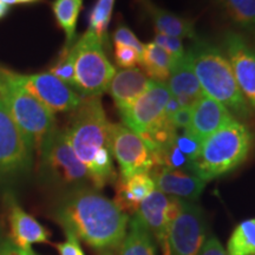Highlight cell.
<instances>
[{
	"label": "cell",
	"mask_w": 255,
	"mask_h": 255,
	"mask_svg": "<svg viewBox=\"0 0 255 255\" xmlns=\"http://www.w3.org/2000/svg\"><path fill=\"white\" fill-rule=\"evenodd\" d=\"M4 241H5V238H4V234H2V229L0 227V250H1Z\"/></svg>",
	"instance_id": "obj_41"
},
{
	"label": "cell",
	"mask_w": 255,
	"mask_h": 255,
	"mask_svg": "<svg viewBox=\"0 0 255 255\" xmlns=\"http://www.w3.org/2000/svg\"><path fill=\"white\" fill-rule=\"evenodd\" d=\"M225 55L251 109L255 111V49L238 32H226L222 40Z\"/></svg>",
	"instance_id": "obj_13"
},
{
	"label": "cell",
	"mask_w": 255,
	"mask_h": 255,
	"mask_svg": "<svg viewBox=\"0 0 255 255\" xmlns=\"http://www.w3.org/2000/svg\"><path fill=\"white\" fill-rule=\"evenodd\" d=\"M0 255H37L31 248H21L18 245H15L13 241L9 239H5L2 244Z\"/></svg>",
	"instance_id": "obj_36"
},
{
	"label": "cell",
	"mask_w": 255,
	"mask_h": 255,
	"mask_svg": "<svg viewBox=\"0 0 255 255\" xmlns=\"http://www.w3.org/2000/svg\"><path fill=\"white\" fill-rule=\"evenodd\" d=\"M176 129L186 130L191 122V108H180L176 113L169 117Z\"/></svg>",
	"instance_id": "obj_34"
},
{
	"label": "cell",
	"mask_w": 255,
	"mask_h": 255,
	"mask_svg": "<svg viewBox=\"0 0 255 255\" xmlns=\"http://www.w3.org/2000/svg\"><path fill=\"white\" fill-rule=\"evenodd\" d=\"M7 12H8V6L5 5L4 2L0 1V19L4 18L5 15L7 14Z\"/></svg>",
	"instance_id": "obj_38"
},
{
	"label": "cell",
	"mask_w": 255,
	"mask_h": 255,
	"mask_svg": "<svg viewBox=\"0 0 255 255\" xmlns=\"http://www.w3.org/2000/svg\"><path fill=\"white\" fill-rule=\"evenodd\" d=\"M167 82L170 95L176 98L182 108H193L205 95L187 55L175 62Z\"/></svg>",
	"instance_id": "obj_18"
},
{
	"label": "cell",
	"mask_w": 255,
	"mask_h": 255,
	"mask_svg": "<svg viewBox=\"0 0 255 255\" xmlns=\"http://www.w3.org/2000/svg\"><path fill=\"white\" fill-rule=\"evenodd\" d=\"M143 12L151 20L155 32L159 34L182 38H189L194 41L199 39L195 28V21L190 18L182 17L174 12L161 8L151 0H138Z\"/></svg>",
	"instance_id": "obj_17"
},
{
	"label": "cell",
	"mask_w": 255,
	"mask_h": 255,
	"mask_svg": "<svg viewBox=\"0 0 255 255\" xmlns=\"http://www.w3.org/2000/svg\"><path fill=\"white\" fill-rule=\"evenodd\" d=\"M17 4H34V2H39L41 0H15Z\"/></svg>",
	"instance_id": "obj_39"
},
{
	"label": "cell",
	"mask_w": 255,
	"mask_h": 255,
	"mask_svg": "<svg viewBox=\"0 0 255 255\" xmlns=\"http://www.w3.org/2000/svg\"><path fill=\"white\" fill-rule=\"evenodd\" d=\"M55 218L64 231L101 252L120 248L129 223V216L114 200L95 188L70 191L57 207Z\"/></svg>",
	"instance_id": "obj_1"
},
{
	"label": "cell",
	"mask_w": 255,
	"mask_h": 255,
	"mask_svg": "<svg viewBox=\"0 0 255 255\" xmlns=\"http://www.w3.org/2000/svg\"><path fill=\"white\" fill-rule=\"evenodd\" d=\"M116 0H97L89 13V28L100 39L108 43V28L113 17L114 5Z\"/></svg>",
	"instance_id": "obj_27"
},
{
	"label": "cell",
	"mask_w": 255,
	"mask_h": 255,
	"mask_svg": "<svg viewBox=\"0 0 255 255\" xmlns=\"http://www.w3.org/2000/svg\"><path fill=\"white\" fill-rule=\"evenodd\" d=\"M186 55L195 72L203 94L225 105L233 115L248 119L252 111L235 79L227 56L208 41H194Z\"/></svg>",
	"instance_id": "obj_3"
},
{
	"label": "cell",
	"mask_w": 255,
	"mask_h": 255,
	"mask_svg": "<svg viewBox=\"0 0 255 255\" xmlns=\"http://www.w3.org/2000/svg\"><path fill=\"white\" fill-rule=\"evenodd\" d=\"M111 154L120 167V177L127 178L136 174L150 173L155 158L138 133L123 123L110 127Z\"/></svg>",
	"instance_id": "obj_9"
},
{
	"label": "cell",
	"mask_w": 255,
	"mask_h": 255,
	"mask_svg": "<svg viewBox=\"0 0 255 255\" xmlns=\"http://www.w3.org/2000/svg\"><path fill=\"white\" fill-rule=\"evenodd\" d=\"M235 120L234 115L225 105L203 95L191 108V122L186 130L203 142Z\"/></svg>",
	"instance_id": "obj_16"
},
{
	"label": "cell",
	"mask_w": 255,
	"mask_h": 255,
	"mask_svg": "<svg viewBox=\"0 0 255 255\" xmlns=\"http://www.w3.org/2000/svg\"><path fill=\"white\" fill-rule=\"evenodd\" d=\"M176 59L167 51L152 43L145 44L143 47L141 62L144 73L149 79L161 83H167L170 71Z\"/></svg>",
	"instance_id": "obj_23"
},
{
	"label": "cell",
	"mask_w": 255,
	"mask_h": 255,
	"mask_svg": "<svg viewBox=\"0 0 255 255\" xmlns=\"http://www.w3.org/2000/svg\"><path fill=\"white\" fill-rule=\"evenodd\" d=\"M180 108H182L178 103V101L176 98L173 97V96H170V98H169L167 105H165V109H164V116L167 117H170L171 115H174L176 111L180 109Z\"/></svg>",
	"instance_id": "obj_37"
},
{
	"label": "cell",
	"mask_w": 255,
	"mask_h": 255,
	"mask_svg": "<svg viewBox=\"0 0 255 255\" xmlns=\"http://www.w3.org/2000/svg\"><path fill=\"white\" fill-rule=\"evenodd\" d=\"M66 240L57 245L59 255H85L83 252L78 239L70 232H65Z\"/></svg>",
	"instance_id": "obj_33"
},
{
	"label": "cell",
	"mask_w": 255,
	"mask_h": 255,
	"mask_svg": "<svg viewBox=\"0 0 255 255\" xmlns=\"http://www.w3.org/2000/svg\"><path fill=\"white\" fill-rule=\"evenodd\" d=\"M14 78L53 114L76 110L84 98L50 72L36 75L14 72Z\"/></svg>",
	"instance_id": "obj_10"
},
{
	"label": "cell",
	"mask_w": 255,
	"mask_h": 255,
	"mask_svg": "<svg viewBox=\"0 0 255 255\" xmlns=\"http://www.w3.org/2000/svg\"><path fill=\"white\" fill-rule=\"evenodd\" d=\"M0 97L32 152L39 154L56 129L55 114L15 81L14 72L0 66Z\"/></svg>",
	"instance_id": "obj_5"
},
{
	"label": "cell",
	"mask_w": 255,
	"mask_h": 255,
	"mask_svg": "<svg viewBox=\"0 0 255 255\" xmlns=\"http://www.w3.org/2000/svg\"><path fill=\"white\" fill-rule=\"evenodd\" d=\"M197 255H227V253L218 239L215 237H209L203 242Z\"/></svg>",
	"instance_id": "obj_35"
},
{
	"label": "cell",
	"mask_w": 255,
	"mask_h": 255,
	"mask_svg": "<svg viewBox=\"0 0 255 255\" xmlns=\"http://www.w3.org/2000/svg\"><path fill=\"white\" fill-rule=\"evenodd\" d=\"M75 64V87L83 97H101L116 73L108 59L104 44L90 31L71 46Z\"/></svg>",
	"instance_id": "obj_6"
},
{
	"label": "cell",
	"mask_w": 255,
	"mask_h": 255,
	"mask_svg": "<svg viewBox=\"0 0 255 255\" xmlns=\"http://www.w3.org/2000/svg\"><path fill=\"white\" fill-rule=\"evenodd\" d=\"M253 141L250 128L240 121H233L203 141L190 171L206 182L222 176L246 161Z\"/></svg>",
	"instance_id": "obj_4"
},
{
	"label": "cell",
	"mask_w": 255,
	"mask_h": 255,
	"mask_svg": "<svg viewBox=\"0 0 255 255\" xmlns=\"http://www.w3.org/2000/svg\"><path fill=\"white\" fill-rule=\"evenodd\" d=\"M0 1L4 2V4H5V5H7L8 7H9V6H12V5H15V4H17V1H15V0H0Z\"/></svg>",
	"instance_id": "obj_40"
},
{
	"label": "cell",
	"mask_w": 255,
	"mask_h": 255,
	"mask_svg": "<svg viewBox=\"0 0 255 255\" xmlns=\"http://www.w3.org/2000/svg\"><path fill=\"white\" fill-rule=\"evenodd\" d=\"M83 6V0H55L52 2V11L57 24L65 33V49L72 46L76 36V27Z\"/></svg>",
	"instance_id": "obj_25"
},
{
	"label": "cell",
	"mask_w": 255,
	"mask_h": 255,
	"mask_svg": "<svg viewBox=\"0 0 255 255\" xmlns=\"http://www.w3.org/2000/svg\"><path fill=\"white\" fill-rule=\"evenodd\" d=\"M32 150L0 97V176H15L30 170Z\"/></svg>",
	"instance_id": "obj_11"
},
{
	"label": "cell",
	"mask_w": 255,
	"mask_h": 255,
	"mask_svg": "<svg viewBox=\"0 0 255 255\" xmlns=\"http://www.w3.org/2000/svg\"><path fill=\"white\" fill-rule=\"evenodd\" d=\"M154 43L156 45L167 51L170 56H173L175 59L178 60L183 58L184 55H186V51H184L183 41L182 39L176 37L167 36V34H159L156 33Z\"/></svg>",
	"instance_id": "obj_31"
},
{
	"label": "cell",
	"mask_w": 255,
	"mask_h": 255,
	"mask_svg": "<svg viewBox=\"0 0 255 255\" xmlns=\"http://www.w3.org/2000/svg\"><path fill=\"white\" fill-rule=\"evenodd\" d=\"M227 255H255V219L241 222L228 240Z\"/></svg>",
	"instance_id": "obj_26"
},
{
	"label": "cell",
	"mask_w": 255,
	"mask_h": 255,
	"mask_svg": "<svg viewBox=\"0 0 255 255\" xmlns=\"http://www.w3.org/2000/svg\"><path fill=\"white\" fill-rule=\"evenodd\" d=\"M180 202L181 200L167 196L155 189L139 205L135 213L158 242L163 254L167 251V240L171 222L180 210Z\"/></svg>",
	"instance_id": "obj_14"
},
{
	"label": "cell",
	"mask_w": 255,
	"mask_h": 255,
	"mask_svg": "<svg viewBox=\"0 0 255 255\" xmlns=\"http://www.w3.org/2000/svg\"><path fill=\"white\" fill-rule=\"evenodd\" d=\"M202 143L199 138H196L193 133H190L188 130H183L182 133H178L175 137L174 144L176 148L182 152L183 155H186L188 158L194 161L199 152L201 150V146ZM193 163V162H191Z\"/></svg>",
	"instance_id": "obj_29"
},
{
	"label": "cell",
	"mask_w": 255,
	"mask_h": 255,
	"mask_svg": "<svg viewBox=\"0 0 255 255\" xmlns=\"http://www.w3.org/2000/svg\"><path fill=\"white\" fill-rule=\"evenodd\" d=\"M116 196L114 202L126 214H135L141 203L156 189L155 182L149 173L136 174L116 181Z\"/></svg>",
	"instance_id": "obj_20"
},
{
	"label": "cell",
	"mask_w": 255,
	"mask_h": 255,
	"mask_svg": "<svg viewBox=\"0 0 255 255\" xmlns=\"http://www.w3.org/2000/svg\"><path fill=\"white\" fill-rule=\"evenodd\" d=\"M206 219L196 202L182 201L169 229L163 255H197L206 240Z\"/></svg>",
	"instance_id": "obj_8"
},
{
	"label": "cell",
	"mask_w": 255,
	"mask_h": 255,
	"mask_svg": "<svg viewBox=\"0 0 255 255\" xmlns=\"http://www.w3.org/2000/svg\"><path fill=\"white\" fill-rule=\"evenodd\" d=\"M213 2L235 26L255 34V0H213Z\"/></svg>",
	"instance_id": "obj_24"
},
{
	"label": "cell",
	"mask_w": 255,
	"mask_h": 255,
	"mask_svg": "<svg viewBox=\"0 0 255 255\" xmlns=\"http://www.w3.org/2000/svg\"><path fill=\"white\" fill-rule=\"evenodd\" d=\"M39 155L41 173L50 183L71 188V191L92 186L87 168L76 156L64 130L56 128L46 137Z\"/></svg>",
	"instance_id": "obj_7"
},
{
	"label": "cell",
	"mask_w": 255,
	"mask_h": 255,
	"mask_svg": "<svg viewBox=\"0 0 255 255\" xmlns=\"http://www.w3.org/2000/svg\"><path fill=\"white\" fill-rule=\"evenodd\" d=\"M113 40L114 44H120V45H127L132 47L133 50L137 51L139 56H142L143 47L144 45L138 40V38L135 36V33L130 30L127 25L121 24L117 26L116 30H115L113 34Z\"/></svg>",
	"instance_id": "obj_30"
},
{
	"label": "cell",
	"mask_w": 255,
	"mask_h": 255,
	"mask_svg": "<svg viewBox=\"0 0 255 255\" xmlns=\"http://www.w3.org/2000/svg\"><path fill=\"white\" fill-rule=\"evenodd\" d=\"M149 81L148 76L137 68L123 69L115 73L108 91L119 113L127 110L144 92Z\"/></svg>",
	"instance_id": "obj_19"
},
{
	"label": "cell",
	"mask_w": 255,
	"mask_h": 255,
	"mask_svg": "<svg viewBox=\"0 0 255 255\" xmlns=\"http://www.w3.org/2000/svg\"><path fill=\"white\" fill-rule=\"evenodd\" d=\"M170 96L167 83L150 79L144 92L127 110L120 113L123 124L138 135L146 132L163 119Z\"/></svg>",
	"instance_id": "obj_12"
},
{
	"label": "cell",
	"mask_w": 255,
	"mask_h": 255,
	"mask_svg": "<svg viewBox=\"0 0 255 255\" xmlns=\"http://www.w3.org/2000/svg\"><path fill=\"white\" fill-rule=\"evenodd\" d=\"M55 77L60 79L63 83L68 84L70 88L75 87V64H73V55L71 47L65 49L60 53L58 60L50 70Z\"/></svg>",
	"instance_id": "obj_28"
},
{
	"label": "cell",
	"mask_w": 255,
	"mask_h": 255,
	"mask_svg": "<svg viewBox=\"0 0 255 255\" xmlns=\"http://www.w3.org/2000/svg\"><path fill=\"white\" fill-rule=\"evenodd\" d=\"M101 255H111L110 252H102Z\"/></svg>",
	"instance_id": "obj_42"
},
{
	"label": "cell",
	"mask_w": 255,
	"mask_h": 255,
	"mask_svg": "<svg viewBox=\"0 0 255 255\" xmlns=\"http://www.w3.org/2000/svg\"><path fill=\"white\" fill-rule=\"evenodd\" d=\"M115 60L120 68L130 69L135 68L136 64H139L141 56L132 47L116 44L115 45Z\"/></svg>",
	"instance_id": "obj_32"
},
{
	"label": "cell",
	"mask_w": 255,
	"mask_h": 255,
	"mask_svg": "<svg viewBox=\"0 0 255 255\" xmlns=\"http://www.w3.org/2000/svg\"><path fill=\"white\" fill-rule=\"evenodd\" d=\"M119 255H156L154 237L136 214L129 219L126 238L121 244Z\"/></svg>",
	"instance_id": "obj_22"
},
{
	"label": "cell",
	"mask_w": 255,
	"mask_h": 255,
	"mask_svg": "<svg viewBox=\"0 0 255 255\" xmlns=\"http://www.w3.org/2000/svg\"><path fill=\"white\" fill-rule=\"evenodd\" d=\"M9 225L11 240L21 248H31V245L49 240L47 229L14 201L9 203Z\"/></svg>",
	"instance_id": "obj_21"
},
{
	"label": "cell",
	"mask_w": 255,
	"mask_h": 255,
	"mask_svg": "<svg viewBox=\"0 0 255 255\" xmlns=\"http://www.w3.org/2000/svg\"><path fill=\"white\" fill-rule=\"evenodd\" d=\"M149 174L154 180L156 189L161 193L190 202H196L199 200L207 183L195 174L178 169L155 167Z\"/></svg>",
	"instance_id": "obj_15"
},
{
	"label": "cell",
	"mask_w": 255,
	"mask_h": 255,
	"mask_svg": "<svg viewBox=\"0 0 255 255\" xmlns=\"http://www.w3.org/2000/svg\"><path fill=\"white\" fill-rule=\"evenodd\" d=\"M110 127L101 97H84L64 129L76 156L90 175L92 187L97 190L115 184L119 178L110 148Z\"/></svg>",
	"instance_id": "obj_2"
}]
</instances>
